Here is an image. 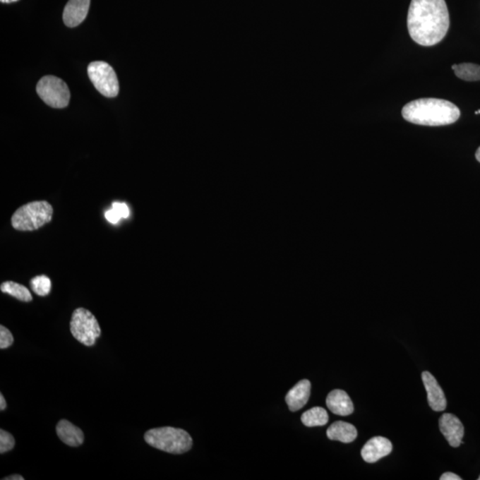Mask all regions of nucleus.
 Listing matches in <instances>:
<instances>
[{
  "mask_svg": "<svg viewBox=\"0 0 480 480\" xmlns=\"http://www.w3.org/2000/svg\"><path fill=\"white\" fill-rule=\"evenodd\" d=\"M450 20L445 0H412L407 15V29L414 42L435 46L448 32Z\"/></svg>",
  "mask_w": 480,
  "mask_h": 480,
  "instance_id": "nucleus-1",
  "label": "nucleus"
},
{
  "mask_svg": "<svg viewBox=\"0 0 480 480\" xmlns=\"http://www.w3.org/2000/svg\"><path fill=\"white\" fill-rule=\"evenodd\" d=\"M460 115L457 106L436 98L418 99L408 102L402 109V116L407 121L420 126L451 125L457 121Z\"/></svg>",
  "mask_w": 480,
  "mask_h": 480,
  "instance_id": "nucleus-2",
  "label": "nucleus"
},
{
  "mask_svg": "<svg viewBox=\"0 0 480 480\" xmlns=\"http://www.w3.org/2000/svg\"><path fill=\"white\" fill-rule=\"evenodd\" d=\"M144 440L154 448L174 455L190 451L193 443L187 431L173 427L152 428L144 434Z\"/></svg>",
  "mask_w": 480,
  "mask_h": 480,
  "instance_id": "nucleus-3",
  "label": "nucleus"
},
{
  "mask_svg": "<svg viewBox=\"0 0 480 480\" xmlns=\"http://www.w3.org/2000/svg\"><path fill=\"white\" fill-rule=\"evenodd\" d=\"M54 209L47 201H33L17 209L11 218L13 229L32 232L52 221Z\"/></svg>",
  "mask_w": 480,
  "mask_h": 480,
  "instance_id": "nucleus-4",
  "label": "nucleus"
},
{
  "mask_svg": "<svg viewBox=\"0 0 480 480\" xmlns=\"http://www.w3.org/2000/svg\"><path fill=\"white\" fill-rule=\"evenodd\" d=\"M70 328L73 337L88 347L95 344L102 332L96 318L91 311L84 308H78L73 311Z\"/></svg>",
  "mask_w": 480,
  "mask_h": 480,
  "instance_id": "nucleus-5",
  "label": "nucleus"
},
{
  "mask_svg": "<svg viewBox=\"0 0 480 480\" xmlns=\"http://www.w3.org/2000/svg\"><path fill=\"white\" fill-rule=\"evenodd\" d=\"M88 73L92 85L105 97H116L119 92L118 77L111 65L105 61H92Z\"/></svg>",
  "mask_w": 480,
  "mask_h": 480,
  "instance_id": "nucleus-6",
  "label": "nucleus"
},
{
  "mask_svg": "<svg viewBox=\"0 0 480 480\" xmlns=\"http://www.w3.org/2000/svg\"><path fill=\"white\" fill-rule=\"evenodd\" d=\"M37 92L50 107L63 109L67 107L70 102L71 92L68 85L57 77L46 76L41 78L37 85Z\"/></svg>",
  "mask_w": 480,
  "mask_h": 480,
  "instance_id": "nucleus-7",
  "label": "nucleus"
},
{
  "mask_svg": "<svg viewBox=\"0 0 480 480\" xmlns=\"http://www.w3.org/2000/svg\"><path fill=\"white\" fill-rule=\"evenodd\" d=\"M441 433L452 448H458L462 443L464 435V427L462 421L455 414H442L438 421Z\"/></svg>",
  "mask_w": 480,
  "mask_h": 480,
  "instance_id": "nucleus-8",
  "label": "nucleus"
},
{
  "mask_svg": "<svg viewBox=\"0 0 480 480\" xmlns=\"http://www.w3.org/2000/svg\"><path fill=\"white\" fill-rule=\"evenodd\" d=\"M421 379L427 392L428 406L436 412L444 411L447 408V399L436 378L430 372L424 371L421 373Z\"/></svg>",
  "mask_w": 480,
  "mask_h": 480,
  "instance_id": "nucleus-9",
  "label": "nucleus"
},
{
  "mask_svg": "<svg viewBox=\"0 0 480 480\" xmlns=\"http://www.w3.org/2000/svg\"><path fill=\"white\" fill-rule=\"evenodd\" d=\"M392 451V444L388 438L375 437L369 440L361 449L363 460L369 464L378 462Z\"/></svg>",
  "mask_w": 480,
  "mask_h": 480,
  "instance_id": "nucleus-10",
  "label": "nucleus"
},
{
  "mask_svg": "<svg viewBox=\"0 0 480 480\" xmlns=\"http://www.w3.org/2000/svg\"><path fill=\"white\" fill-rule=\"evenodd\" d=\"M90 8V0H68L64 10V23L67 27L74 28L87 18Z\"/></svg>",
  "mask_w": 480,
  "mask_h": 480,
  "instance_id": "nucleus-11",
  "label": "nucleus"
},
{
  "mask_svg": "<svg viewBox=\"0 0 480 480\" xmlns=\"http://www.w3.org/2000/svg\"><path fill=\"white\" fill-rule=\"evenodd\" d=\"M311 389L310 380L304 379L300 380L287 392L286 402L292 412H296L307 404L311 396Z\"/></svg>",
  "mask_w": 480,
  "mask_h": 480,
  "instance_id": "nucleus-12",
  "label": "nucleus"
},
{
  "mask_svg": "<svg viewBox=\"0 0 480 480\" xmlns=\"http://www.w3.org/2000/svg\"><path fill=\"white\" fill-rule=\"evenodd\" d=\"M328 409L337 416H347L354 411L351 397L342 390H334L328 394L325 400Z\"/></svg>",
  "mask_w": 480,
  "mask_h": 480,
  "instance_id": "nucleus-13",
  "label": "nucleus"
},
{
  "mask_svg": "<svg viewBox=\"0 0 480 480\" xmlns=\"http://www.w3.org/2000/svg\"><path fill=\"white\" fill-rule=\"evenodd\" d=\"M56 433L60 440L70 447L78 448L83 444V431L67 420H61L58 423Z\"/></svg>",
  "mask_w": 480,
  "mask_h": 480,
  "instance_id": "nucleus-14",
  "label": "nucleus"
},
{
  "mask_svg": "<svg viewBox=\"0 0 480 480\" xmlns=\"http://www.w3.org/2000/svg\"><path fill=\"white\" fill-rule=\"evenodd\" d=\"M329 440L341 441L342 443H352L358 437V431L354 425L345 421H338L328 428Z\"/></svg>",
  "mask_w": 480,
  "mask_h": 480,
  "instance_id": "nucleus-15",
  "label": "nucleus"
},
{
  "mask_svg": "<svg viewBox=\"0 0 480 480\" xmlns=\"http://www.w3.org/2000/svg\"><path fill=\"white\" fill-rule=\"evenodd\" d=\"M301 423L307 427L324 426L328 423V414L323 407H315L301 416Z\"/></svg>",
  "mask_w": 480,
  "mask_h": 480,
  "instance_id": "nucleus-16",
  "label": "nucleus"
},
{
  "mask_svg": "<svg viewBox=\"0 0 480 480\" xmlns=\"http://www.w3.org/2000/svg\"><path fill=\"white\" fill-rule=\"evenodd\" d=\"M0 289L3 293L8 294L16 299L25 301V303H29V301L33 300L28 288L19 283L13 282V281H6V282L2 283Z\"/></svg>",
  "mask_w": 480,
  "mask_h": 480,
  "instance_id": "nucleus-17",
  "label": "nucleus"
},
{
  "mask_svg": "<svg viewBox=\"0 0 480 480\" xmlns=\"http://www.w3.org/2000/svg\"><path fill=\"white\" fill-rule=\"evenodd\" d=\"M456 77L464 81L480 80V65L475 64H455L452 66Z\"/></svg>",
  "mask_w": 480,
  "mask_h": 480,
  "instance_id": "nucleus-18",
  "label": "nucleus"
},
{
  "mask_svg": "<svg viewBox=\"0 0 480 480\" xmlns=\"http://www.w3.org/2000/svg\"><path fill=\"white\" fill-rule=\"evenodd\" d=\"M30 287L37 296L44 297L49 294L51 288H52V283H51L49 277L47 276H36L30 280Z\"/></svg>",
  "mask_w": 480,
  "mask_h": 480,
  "instance_id": "nucleus-19",
  "label": "nucleus"
},
{
  "mask_svg": "<svg viewBox=\"0 0 480 480\" xmlns=\"http://www.w3.org/2000/svg\"><path fill=\"white\" fill-rule=\"evenodd\" d=\"M16 440L9 432L4 430H0V452L5 454V452L11 451L15 448Z\"/></svg>",
  "mask_w": 480,
  "mask_h": 480,
  "instance_id": "nucleus-20",
  "label": "nucleus"
},
{
  "mask_svg": "<svg viewBox=\"0 0 480 480\" xmlns=\"http://www.w3.org/2000/svg\"><path fill=\"white\" fill-rule=\"evenodd\" d=\"M13 344V337L12 332L5 328L4 325H0V349H8Z\"/></svg>",
  "mask_w": 480,
  "mask_h": 480,
  "instance_id": "nucleus-21",
  "label": "nucleus"
},
{
  "mask_svg": "<svg viewBox=\"0 0 480 480\" xmlns=\"http://www.w3.org/2000/svg\"><path fill=\"white\" fill-rule=\"evenodd\" d=\"M112 208L116 210L121 218H128L130 215V211L128 205L125 203H119V202H113Z\"/></svg>",
  "mask_w": 480,
  "mask_h": 480,
  "instance_id": "nucleus-22",
  "label": "nucleus"
},
{
  "mask_svg": "<svg viewBox=\"0 0 480 480\" xmlns=\"http://www.w3.org/2000/svg\"><path fill=\"white\" fill-rule=\"evenodd\" d=\"M105 218L113 224H118V222L120 221V219H121L118 212H116L113 208H112L111 210L105 212Z\"/></svg>",
  "mask_w": 480,
  "mask_h": 480,
  "instance_id": "nucleus-23",
  "label": "nucleus"
},
{
  "mask_svg": "<svg viewBox=\"0 0 480 480\" xmlns=\"http://www.w3.org/2000/svg\"><path fill=\"white\" fill-rule=\"evenodd\" d=\"M440 480H462V478L455 473L445 472L440 476Z\"/></svg>",
  "mask_w": 480,
  "mask_h": 480,
  "instance_id": "nucleus-24",
  "label": "nucleus"
},
{
  "mask_svg": "<svg viewBox=\"0 0 480 480\" xmlns=\"http://www.w3.org/2000/svg\"><path fill=\"white\" fill-rule=\"evenodd\" d=\"M6 407V402L3 394H0V410L4 411Z\"/></svg>",
  "mask_w": 480,
  "mask_h": 480,
  "instance_id": "nucleus-25",
  "label": "nucleus"
},
{
  "mask_svg": "<svg viewBox=\"0 0 480 480\" xmlns=\"http://www.w3.org/2000/svg\"><path fill=\"white\" fill-rule=\"evenodd\" d=\"M4 480H24V478L23 476L20 475H12L9 476H6V478L3 479Z\"/></svg>",
  "mask_w": 480,
  "mask_h": 480,
  "instance_id": "nucleus-26",
  "label": "nucleus"
},
{
  "mask_svg": "<svg viewBox=\"0 0 480 480\" xmlns=\"http://www.w3.org/2000/svg\"><path fill=\"white\" fill-rule=\"evenodd\" d=\"M2 3H5V4H10V3H13L18 1V0H0Z\"/></svg>",
  "mask_w": 480,
  "mask_h": 480,
  "instance_id": "nucleus-27",
  "label": "nucleus"
},
{
  "mask_svg": "<svg viewBox=\"0 0 480 480\" xmlns=\"http://www.w3.org/2000/svg\"><path fill=\"white\" fill-rule=\"evenodd\" d=\"M476 160H478L479 162L480 163V147H479V148L478 149V150H476Z\"/></svg>",
  "mask_w": 480,
  "mask_h": 480,
  "instance_id": "nucleus-28",
  "label": "nucleus"
},
{
  "mask_svg": "<svg viewBox=\"0 0 480 480\" xmlns=\"http://www.w3.org/2000/svg\"><path fill=\"white\" fill-rule=\"evenodd\" d=\"M478 479L480 480V476H479Z\"/></svg>",
  "mask_w": 480,
  "mask_h": 480,
  "instance_id": "nucleus-29",
  "label": "nucleus"
}]
</instances>
